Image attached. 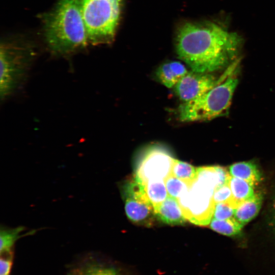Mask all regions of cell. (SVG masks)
Listing matches in <instances>:
<instances>
[{
  "instance_id": "cell-22",
  "label": "cell",
  "mask_w": 275,
  "mask_h": 275,
  "mask_svg": "<svg viewBox=\"0 0 275 275\" xmlns=\"http://www.w3.org/2000/svg\"><path fill=\"white\" fill-rule=\"evenodd\" d=\"M81 275H121L115 269L100 265H92L84 268Z\"/></svg>"
},
{
  "instance_id": "cell-13",
  "label": "cell",
  "mask_w": 275,
  "mask_h": 275,
  "mask_svg": "<svg viewBox=\"0 0 275 275\" xmlns=\"http://www.w3.org/2000/svg\"><path fill=\"white\" fill-rule=\"evenodd\" d=\"M231 176L245 180L255 186L261 180V175L256 164L253 161H241L229 167Z\"/></svg>"
},
{
  "instance_id": "cell-23",
  "label": "cell",
  "mask_w": 275,
  "mask_h": 275,
  "mask_svg": "<svg viewBox=\"0 0 275 275\" xmlns=\"http://www.w3.org/2000/svg\"><path fill=\"white\" fill-rule=\"evenodd\" d=\"M0 275H10L12 262V252L1 255Z\"/></svg>"
},
{
  "instance_id": "cell-15",
  "label": "cell",
  "mask_w": 275,
  "mask_h": 275,
  "mask_svg": "<svg viewBox=\"0 0 275 275\" xmlns=\"http://www.w3.org/2000/svg\"><path fill=\"white\" fill-rule=\"evenodd\" d=\"M229 185L233 199L238 205L240 203L252 198L255 195L254 186L243 179L230 176Z\"/></svg>"
},
{
  "instance_id": "cell-17",
  "label": "cell",
  "mask_w": 275,
  "mask_h": 275,
  "mask_svg": "<svg viewBox=\"0 0 275 275\" xmlns=\"http://www.w3.org/2000/svg\"><path fill=\"white\" fill-rule=\"evenodd\" d=\"M209 224L210 227L213 231L227 236L239 235L243 227L234 216L225 220L212 218Z\"/></svg>"
},
{
  "instance_id": "cell-3",
  "label": "cell",
  "mask_w": 275,
  "mask_h": 275,
  "mask_svg": "<svg viewBox=\"0 0 275 275\" xmlns=\"http://www.w3.org/2000/svg\"><path fill=\"white\" fill-rule=\"evenodd\" d=\"M230 175L223 167L197 168V176L188 191L178 200L186 219L199 226L209 225L213 217V194L219 186L228 183Z\"/></svg>"
},
{
  "instance_id": "cell-16",
  "label": "cell",
  "mask_w": 275,
  "mask_h": 275,
  "mask_svg": "<svg viewBox=\"0 0 275 275\" xmlns=\"http://www.w3.org/2000/svg\"><path fill=\"white\" fill-rule=\"evenodd\" d=\"M143 185L154 208L159 205L169 196L164 180L151 179Z\"/></svg>"
},
{
  "instance_id": "cell-2",
  "label": "cell",
  "mask_w": 275,
  "mask_h": 275,
  "mask_svg": "<svg viewBox=\"0 0 275 275\" xmlns=\"http://www.w3.org/2000/svg\"><path fill=\"white\" fill-rule=\"evenodd\" d=\"M41 20L45 43L55 55H69L90 44L79 0H58Z\"/></svg>"
},
{
  "instance_id": "cell-21",
  "label": "cell",
  "mask_w": 275,
  "mask_h": 275,
  "mask_svg": "<svg viewBox=\"0 0 275 275\" xmlns=\"http://www.w3.org/2000/svg\"><path fill=\"white\" fill-rule=\"evenodd\" d=\"M235 208L230 203H216L213 217L218 220H225L234 216Z\"/></svg>"
},
{
  "instance_id": "cell-9",
  "label": "cell",
  "mask_w": 275,
  "mask_h": 275,
  "mask_svg": "<svg viewBox=\"0 0 275 275\" xmlns=\"http://www.w3.org/2000/svg\"><path fill=\"white\" fill-rule=\"evenodd\" d=\"M237 61L230 65L218 78L211 73L188 71L174 87L176 95L183 102L200 97L237 69Z\"/></svg>"
},
{
  "instance_id": "cell-6",
  "label": "cell",
  "mask_w": 275,
  "mask_h": 275,
  "mask_svg": "<svg viewBox=\"0 0 275 275\" xmlns=\"http://www.w3.org/2000/svg\"><path fill=\"white\" fill-rule=\"evenodd\" d=\"M89 43L109 44L115 37L122 0H79Z\"/></svg>"
},
{
  "instance_id": "cell-19",
  "label": "cell",
  "mask_w": 275,
  "mask_h": 275,
  "mask_svg": "<svg viewBox=\"0 0 275 275\" xmlns=\"http://www.w3.org/2000/svg\"><path fill=\"white\" fill-rule=\"evenodd\" d=\"M164 183L169 196L178 200L188 190L190 185L171 174L165 179Z\"/></svg>"
},
{
  "instance_id": "cell-10",
  "label": "cell",
  "mask_w": 275,
  "mask_h": 275,
  "mask_svg": "<svg viewBox=\"0 0 275 275\" xmlns=\"http://www.w3.org/2000/svg\"><path fill=\"white\" fill-rule=\"evenodd\" d=\"M154 211L158 219L169 225H183L187 220L178 200L170 196H168L163 202L155 207Z\"/></svg>"
},
{
  "instance_id": "cell-24",
  "label": "cell",
  "mask_w": 275,
  "mask_h": 275,
  "mask_svg": "<svg viewBox=\"0 0 275 275\" xmlns=\"http://www.w3.org/2000/svg\"><path fill=\"white\" fill-rule=\"evenodd\" d=\"M273 221H274V224L275 225V198L273 201Z\"/></svg>"
},
{
  "instance_id": "cell-14",
  "label": "cell",
  "mask_w": 275,
  "mask_h": 275,
  "mask_svg": "<svg viewBox=\"0 0 275 275\" xmlns=\"http://www.w3.org/2000/svg\"><path fill=\"white\" fill-rule=\"evenodd\" d=\"M24 227L19 226L14 228L3 227L1 228L0 253L1 255L12 252V249L17 240L21 237L32 234L35 231L22 234L26 231Z\"/></svg>"
},
{
  "instance_id": "cell-4",
  "label": "cell",
  "mask_w": 275,
  "mask_h": 275,
  "mask_svg": "<svg viewBox=\"0 0 275 275\" xmlns=\"http://www.w3.org/2000/svg\"><path fill=\"white\" fill-rule=\"evenodd\" d=\"M36 56L28 41L12 38L2 41L0 47V98L4 100L24 81Z\"/></svg>"
},
{
  "instance_id": "cell-18",
  "label": "cell",
  "mask_w": 275,
  "mask_h": 275,
  "mask_svg": "<svg viewBox=\"0 0 275 275\" xmlns=\"http://www.w3.org/2000/svg\"><path fill=\"white\" fill-rule=\"evenodd\" d=\"M171 174L190 186L197 176V169L192 165L183 161L174 159Z\"/></svg>"
},
{
  "instance_id": "cell-20",
  "label": "cell",
  "mask_w": 275,
  "mask_h": 275,
  "mask_svg": "<svg viewBox=\"0 0 275 275\" xmlns=\"http://www.w3.org/2000/svg\"><path fill=\"white\" fill-rule=\"evenodd\" d=\"M213 200L215 204L220 202H228L232 204L235 208L238 204L234 200L229 182L221 186H218L213 194Z\"/></svg>"
},
{
  "instance_id": "cell-8",
  "label": "cell",
  "mask_w": 275,
  "mask_h": 275,
  "mask_svg": "<svg viewBox=\"0 0 275 275\" xmlns=\"http://www.w3.org/2000/svg\"><path fill=\"white\" fill-rule=\"evenodd\" d=\"M174 159L166 147L159 145L149 146L136 158L134 177L143 184L151 179L164 180L171 174Z\"/></svg>"
},
{
  "instance_id": "cell-5",
  "label": "cell",
  "mask_w": 275,
  "mask_h": 275,
  "mask_svg": "<svg viewBox=\"0 0 275 275\" xmlns=\"http://www.w3.org/2000/svg\"><path fill=\"white\" fill-rule=\"evenodd\" d=\"M236 69L200 97L183 102L178 109L179 120L184 122L206 121L227 115L238 84Z\"/></svg>"
},
{
  "instance_id": "cell-12",
  "label": "cell",
  "mask_w": 275,
  "mask_h": 275,
  "mask_svg": "<svg viewBox=\"0 0 275 275\" xmlns=\"http://www.w3.org/2000/svg\"><path fill=\"white\" fill-rule=\"evenodd\" d=\"M262 199L260 194L255 193L252 198L240 203L235 210L234 218L244 226L257 215Z\"/></svg>"
},
{
  "instance_id": "cell-11",
  "label": "cell",
  "mask_w": 275,
  "mask_h": 275,
  "mask_svg": "<svg viewBox=\"0 0 275 275\" xmlns=\"http://www.w3.org/2000/svg\"><path fill=\"white\" fill-rule=\"evenodd\" d=\"M188 72L181 62L171 61L161 65L156 71V75L162 85L171 88H174Z\"/></svg>"
},
{
  "instance_id": "cell-1",
  "label": "cell",
  "mask_w": 275,
  "mask_h": 275,
  "mask_svg": "<svg viewBox=\"0 0 275 275\" xmlns=\"http://www.w3.org/2000/svg\"><path fill=\"white\" fill-rule=\"evenodd\" d=\"M242 42L237 33L216 23L186 22L177 31L176 50L191 71L211 73L237 61Z\"/></svg>"
},
{
  "instance_id": "cell-7",
  "label": "cell",
  "mask_w": 275,
  "mask_h": 275,
  "mask_svg": "<svg viewBox=\"0 0 275 275\" xmlns=\"http://www.w3.org/2000/svg\"><path fill=\"white\" fill-rule=\"evenodd\" d=\"M121 192L129 220L138 225L153 226L156 216L144 185L134 176L123 184Z\"/></svg>"
}]
</instances>
